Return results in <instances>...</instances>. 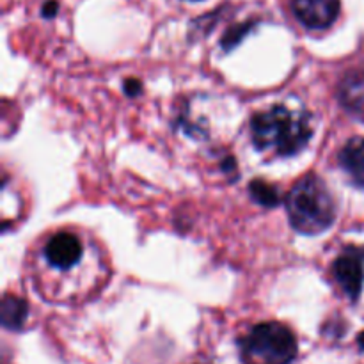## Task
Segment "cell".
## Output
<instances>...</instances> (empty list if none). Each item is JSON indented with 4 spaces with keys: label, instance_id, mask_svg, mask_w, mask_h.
<instances>
[{
    "label": "cell",
    "instance_id": "30bf717a",
    "mask_svg": "<svg viewBox=\"0 0 364 364\" xmlns=\"http://www.w3.org/2000/svg\"><path fill=\"white\" fill-rule=\"evenodd\" d=\"M249 192H251V196L255 198V201L263 206H277L281 203V196L279 192H277V188L262 180L251 181Z\"/></svg>",
    "mask_w": 364,
    "mask_h": 364
},
{
    "label": "cell",
    "instance_id": "8992f818",
    "mask_svg": "<svg viewBox=\"0 0 364 364\" xmlns=\"http://www.w3.org/2000/svg\"><path fill=\"white\" fill-rule=\"evenodd\" d=\"M333 272L341 290L352 301H358L364 284V265L361 256L355 255V252H345V255L338 256L333 265Z\"/></svg>",
    "mask_w": 364,
    "mask_h": 364
},
{
    "label": "cell",
    "instance_id": "7c38bea8",
    "mask_svg": "<svg viewBox=\"0 0 364 364\" xmlns=\"http://www.w3.org/2000/svg\"><path fill=\"white\" fill-rule=\"evenodd\" d=\"M57 9H59V6H57V2H53V0H50V2H46L45 6H43L41 9V14L45 18H53L57 14Z\"/></svg>",
    "mask_w": 364,
    "mask_h": 364
},
{
    "label": "cell",
    "instance_id": "9c48e42d",
    "mask_svg": "<svg viewBox=\"0 0 364 364\" xmlns=\"http://www.w3.org/2000/svg\"><path fill=\"white\" fill-rule=\"evenodd\" d=\"M28 315L27 302L16 295H6L2 301V326L6 329H20Z\"/></svg>",
    "mask_w": 364,
    "mask_h": 364
},
{
    "label": "cell",
    "instance_id": "6da1fadb",
    "mask_svg": "<svg viewBox=\"0 0 364 364\" xmlns=\"http://www.w3.org/2000/svg\"><path fill=\"white\" fill-rule=\"evenodd\" d=\"M251 130L256 148L274 156L295 155L313 135L309 117L284 105L256 114L251 121Z\"/></svg>",
    "mask_w": 364,
    "mask_h": 364
},
{
    "label": "cell",
    "instance_id": "5bb4252c",
    "mask_svg": "<svg viewBox=\"0 0 364 364\" xmlns=\"http://www.w3.org/2000/svg\"><path fill=\"white\" fill-rule=\"evenodd\" d=\"M359 347H361L364 350V333L361 334V336H359Z\"/></svg>",
    "mask_w": 364,
    "mask_h": 364
},
{
    "label": "cell",
    "instance_id": "277c9868",
    "mask_svg": "<svg viewBox=\"0 0 364 364\" xmlns=\"http://www.w3.org/2000/svg\"><path fill=\"white\" fill-rule=\"evenodd\" d=\"M85 245L80 238L71 231H59L43 245V262L48 269L66 274L77 269L84 259Z\"/></svg>",
    "mask_w": 364,
    "mask_h": 364
},
{
    "label": "cell",
    "instance_id": "3957f363",
    "mask_svg": "<svg viewBox=\"0 0 364 364\" xmlns=\"http://www.w3.org/2000/svg\"><path fill=\"white\" fill-rule=\"evenodd\" d=\"M297 358V340L287 326L263 322L242 340L245 364H291Z\"/></svg>",
    "mask_w": 364,
    "mask_h": 364
},
{
    "label": "cell",
    "instance_id": "7a4b0ae2",
    "mask_svg": "<svg viewBox=\"0 0 364 364\" xmlns=\"http://www.w3.org/2000/svg\"><path fill=\"white\" fill-rule=\"evenodd\" d=\"M290 223L302 235H318L336 219V205L329 188L316 174H308L295 183L287 198Z\"/></svg>",
    "mask_w": 364,
    "mask_h": 364
},
{
    "label": "cell",
    "instance_id": "4fadbf2b",
    "mask_svg": "<svg viewBox=\"0 0 364 364\" xmlns=\"http://www.w3.org/2000/svg\"><path fill=\"white\" fill-rule=\"evenodd\" d=\"M124 91H127L130 96L139 95V92H141V84H139V80H127Z\"/></svg>",
    "mask_w": 364,
    "mask_h": 364
},
{
    "label": "cell",
    "instance_id": "8fae6325",
    "mask_svg": "<svg viewBox=\"0 0 364 364\" xmlns=\"http://www.w3.org/2000/svg\"><path fill=\"white\" fill-rule=\"evenodd\" d=\"M249 25H238V27H235L233 31L230 32V34H226V38L223 39V46L226 50H231L235 45H237L238 41H240L242 38H244V32L247 31Z\"/></svg>",
    "mask_w": 364,
    "mask_h": 364
},
{
    "label": "cell",
    "instance_id": "9a60e30c",
    "mask_svg": "<svg viewBox=\"0 0 364 364\" xmlns=\"http://www.w3.org/2000/svg\"><path fill=\"white\" fill-rule=\"evenodd\" d=\"M191 2H198V0H191Z\"/></svg>",
    "mask_w": 364,
    "mask_h": 364
},
{
    "label": "cell",
    "instance_id": "ba28073f",
    "mask_svg": "<svg viewBox=\"0 0 364 364\" xmlns=\"http://www.w3.org/2000/svg\"><path fill=\"white\" fill-rule=\"evenodd\" d=\"M340 166L355 187L364 188V137H354L340 153Z\"/></svg>",
    "mask_w": 364,
    "mask_h": 364
},
{
    "label": "cell",
    "instance_id": "52a82bcc",
    "mask_svg": "<svg viewBox=\"0 0 364 364\" xmlns=\"http://www.w3.org/2000/svg\"><path fill=\"white\" fill-rule=\"evenodd\" d=\"M340 102L348 112L364 116V68L350 70L341 78Z\"/></svg>",
    "mask_w": 364,
    "mask_h": 364
},
{
    "label": "cell",
    "instance_id": "5b68a950",
    "mask_svg": "<svg viewBox=\"0 0 364 364\" xmlns=\"http://www.w3.org/2000/svg\"><path fill=\"white\" fill-rule=\"evenodd\" d=\"M291 9L308 28H327L340 14V0H291Z\"/></svg>",
    "mask_w": 364,
    "mask_h": 364
}]
</instances>
